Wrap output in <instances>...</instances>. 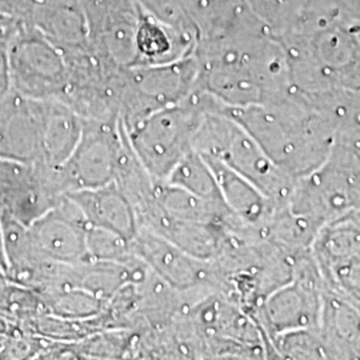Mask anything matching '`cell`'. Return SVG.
I'll return each mask as SVG.
<instances>
[{"label":"cell","instance_id":"cell-1","mask_svg":"<svg viewBox=\"0 0 360 360\" xmlns=\"http://www.w3.org/2000/svg\"><path fill=\"white\" fill-rule=\"evenodd\" d=\"M199 91L230 108L278 103L294 94L283 44L264 25L198 41Z\"/></svg>","mask_w":360,"mask_h":360},{"label":"cell","instance_id":"cell-2","mask_svg":"<svg viewBox=\"0 0 360 360\" xmlns=\"http://www.w3.org/2000/svg\"><path fill=\"white\" fill-rule=\"evenodd\" d=\"M279 40L296 94L312 99L360 90L358 23L340 13L335 0H318Z\"/></svg>","mask_w":360,"mask_h":360},{"label":"cell","instance_id":"cell-3","mask_svg":"<svg viewBox=\"0 0 360 360\" xmlns=\"http://www.w3.org/2000/svg\"><path fill=\"white\" fill-rule=\"evenodd\" d=\"M223 108L290 178L307 176L334 150V123L296 92L278 103Z\"/></svg>","mask_w":360,"mask_h":360},{"label":"cell","instance_id":"cell-4","mask_svg":"<svg viewBox=\"0 0 360 360\" xmlns=\"http://www.w3.org/2000/svg\"><path fill=\"white\" fill-rule=\"evenodd\" d=\"M193 147L199 154L211 156L245 176L274 203L290 199L291 178L276 167L247 131L207 94Z\"/></svg>","mask_w":360,"mask_h":360},{"label":"cell","instance_id":"cell-5","mask_svg":"<svg viewBox=\"0 0 360 360\" xmlns=\"http://www.w3.org/2000/svg\"><path fill=\"white\" fill-rule=\"evenodd\" d=\"M205 105L206 95L198 91L187 101L124 127L134 154L156 183L166 181L180 160L193 151V135Z\"/></svg>","mask_w":360,"mask_h":360},{"label":"cell","instance_id":"cell-6","mask_svg":"<svg viewBox=\"0 0 360 360\" xmlns=\"http://www.w3.org/2000/svg\"><path fill=\"white\" fill-rule=\"evenodd\" d=\"M127 142L119 117L84 119L75 150L55 168L60 191L72 193L114 183Z\"/></svg>","mask_w":360,"mask_h":360},{"label":"cell","instance_id":"cell-7","mask_svg":"<svg viewBox=\"0 0 360 360\" xmlns=\"http://www.w3.org/2000/svg\"><path fill=\"white\" fill-rule=\"evenodd\" d=\"M198 91L193 53L167 65L131 67L126 70L119 119L129 127L158 110L187 101Z\"/></svg>","mask_w":360,"mask_h":360},{"label":"cell","instance_id":"cell-8","mask_svg":"<svg viewBox=\"0 0 360 360\" xmlns=\"http://www.w3.org/2000/svg\"><path fill=\"white\" fill-rule=\"evenodd\" d=\"M11 90L30 99L62 101L67 89L65 52L22 22L7 51Z\"/></svg>","mask_w":360,"mask_h":360},{"label":"cell","instance_id":"cell-9","mask_svg":"<svg viewBox=\"0 0 360 360\" xmlns=\"http://www.w3.org/2000/svg\"><path fill=\"white\" fill-rule=\"evenodd\" d=\"M91 51L112 65L131 68L139 8L134 0H80Z\"/></svg>","mask_w":360,"mask_h":360},{"label":"cell","instance_id":"cell-10","mask_svg":"<svg viewBox=\"0 0 360 360\" xmlns=\"http://www.w3.org/2000/svg\"><path fill=\"white\" fill-rule=\"evenodd\" d=\"M87 221L67 195L28 226L32 248L41 262L75 264L87 262Z\"/></svg>","mask_w":360,"mask_h":360},{"label":"cell","instance_id":"cell-11","mask_svg":"<svg viewBox=\"0 0 360 360\" xmlns=\"http://www.w3.org/2000/svg\"><path fill=\"white\" fill-rule=\"evenodd\" d=\"M135 257L154 271L168 285L188 290L202 283L208 275L205 260L193 257L166 238L148 229H139L131 242Z\"/></svg>","mask_w":360,"mask_h":360},{"label":"cell","instance_id":"cell-12","mask_svg":"<svg viewBox=\"0 0 360 360\" xmlns=\"http://www.w3.org/2000/svg\"><path fill=\"white\" fill-rule=\"evenodd\" d=\"M80 208L87 226L115 232L129 242L139 232L136 208L116 183L65 193Z\"/></svg>","mask_w":360,"mask_h":360},{"label":"cell","instance_id":"cell-13","mask_svg":"<svg viewBox=\"0 0 360 360\" xmlns=\"http://www.w3.org/2000/svg\"><path fill=\"white\" fill-rule=\"evenodd\" d=\"M20 20L62 51L89 49L80 0H32Z\"/></svg>","mask_w":360,"mask_h":360},{"label":"cell","instance_id":"cell-14","mask_svg":"<svg viewBox=\"0 0 360 360\" xmlns=\"http://www.w3.org/2000/svg\"><path fill=\"white\" fill-rule=\"evenodd\" d=\"M196 44V37L169 26L139 8L135 34V62L132 67L176 62L191 56Z\"/></svg>","mask_w":360,"mask_h":360},{"label":"cell","instance_id":"cell-15","mask_svg":"<svg viewBox=\"0 0 360 360\" xmlns=\"http://www.w3.org/2000/svg\"><path fill=\"white\" fill-rule=\"evenodd\" d=\"M84 119L58 99H43L41 165L59 168L75 150Z\"/></svg>","mask_w":360,"mask_h":360},{"label":"cell","instance_id":"cell-16","mask_svg":"<svg viewBox=\"0 0 360 360\" xmlns=\"http://www.w3.org/2000/svg\"><path fill=\"white\" fill-rule=\"evenodd\" d=\"M202 155V154H200ZM218 181L224 205L240 223L255 226L266 221L272 212L274 202L250 180L211 156L202 155Z\"/></svg>","mask_w":360,"mask_h":360},{"label":"cell","instance_id":"cell-17","mask_svg":"<svg viewBox=\"0 0 360 360\" xmlns=\"http://www.w3.org/2000/svg\"><path fill=\"white\" fill-rule=\"evenodd\" d=\"M188 4L198 41L221 38L262 23L247 0H188Z\"/></svg>","mask_w":360,"mask_h":360},{"label":"cell","instance_id":"cell-18","mask_svg":"<svg viewBox=\"0 0 360 360\" xmlns=\"http://www.w3.org/2000/svg\"><path fill=\"white\" fill-rule=\"evenodd\" d=\"M163 183L179 187L212 205L227 208L212 169L206 159L195 150L180 160Z\"/></svg>","mask_w":360,"mask_h":360},{"label":"cell","instance_id":"cell-19","mask_svg":"<svg viewBox=\"0 0 360 360\" xmlns=\"http://www.w3.org/2000/svg\"><path fill=\"white\" fill-rule=\"evenodd\" d=\"M252 13L275 37H282L303 18L316 0H247Z\"/></svg>","mask_w":360,"mask_h":360},{"label":"cell","instance_id":"cell-20","mask_svg":"<svg viewBox=\"0 0 360 360\" xmlns=\"http://www.w3.org/2000/svg\"><path fill=\"white\" fill-rule=\"evenodd\" d=\"M87 262H115L129 260L132 252L131 242L115 232L87 226L86 231Z\"/></svg>","mask_w":360,"mask_h":360},{"label":"cell","instance_id":"cell-21","mask_svg":"<svg viewBox=\"0 0 360 360\" xmlns=\"http://www.w3.org/2000/svg\"><path fill=\"white\" fill-rule=\"evenodd\" d=\"M49 306L56 316L63 318H89L102 309V299L79 287H67L51 296Z\"/></svg>","mask_w":360,"mask_h":360},{"label":"cell","instance_id":"cell-22","mask_svg":"<svg viewBox=\"0 0 360 360\" xmlns=\"http://www.w3.org/2000/svg\"><path fill=\"white\" fill-rule=\"evenodd\" d=\"M135 4L156 19L175 27L183 32L198 37L196 28L190 15L188 0H134Z\"/></svg>","mask_w":360,"mask_h":360},{"label":"cell","instance_id":"cell-23","mask_svg":"<svg viewBox=\"0 0 360 360\" xmlns=\"http://www.w3.org/2000/svg\"><path fill=\"white\" fill-rule=\"evenodd\" d=\"M22 20L13 15L0 11V55H7V51L18 34Z\"/></svg>","mask_w":360,"mask_h":360},{"label":"cell","instance_id":"cell-24","mask_svg":"<svg viewBox=\"0 0 360 360\" xmlns=\"http://www.w3.org/2000/svg\"><path fill=\"white\" fill-rule=\"evenodd\" d=\"M339 11L352 22L360 23V0H335Z\"/></svg>","mask_w":360,"mask_h":360},{"label":"cell","instance_id":"cell-25","mask_svg":"<svg viewBox=\"0 0 360 360\" xmlns=\"http://www.w3.org/2000/svg\"><path fill=\"white\" fill-rule=\"evenodd\" d=\"M11 92L8 68H7V56L0 55V99Z\"/></svg>","mask_w":360,"mask_h":360},{"label":"cell","instance_id":"cell-26","mask_svg":"<svg viewBox=\"0 0 360 360\" xmlns=\"http://www.w3.org/2000/svg\"><path fill=\"white\" fill-rule=\"evenodd\" d=\"M0 270L3 271L4 275H7L8 264L6 259V252H4V240H3V229H1V221H0ZM7 278V276H6Z\"/></svg>","mask_w":360,"mask_h":360},{"label":"cell","instance_id":"cell-27","mask_svg":"<svg viewBox=\"0 0 360 360\" xmlns=\"http://www.w3.org/2000/svg\"><path fill=\"white\" fill-rule=\"evenodd\" d=\"M6 340H7V336H6V335L0 334V351H1V348H3V346H4Z\"/></svg>","mask_w":360,"mask_h":360},{"label":"cell","instance_id":"cell-28","mask_svg":"<svg viewBox=\"0 0 360 360\" xmlns=\"http://www.w3.org/2000/svg\"><path fill=\"white\" fill-rule=\"evenodd\" d=\"M0 11H1V10H0Z\"/></svg>","mask_w":360,"mask_h":360}]
</instances>
